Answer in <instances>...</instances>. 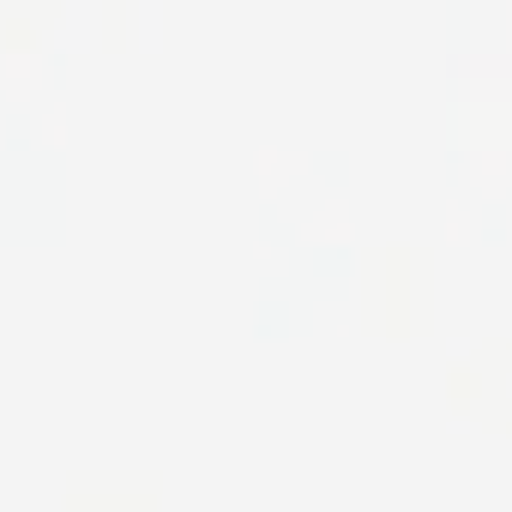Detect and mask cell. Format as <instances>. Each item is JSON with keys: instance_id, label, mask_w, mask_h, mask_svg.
Masks as SVG:
<instances>
[{"instance_id": "cell-1", "label": "cell", "mask_w": 512, "mask_h": 512, "mask_svg": "<svg viewBox=\"0 0 512 512\" xmlns=\"http://www.w3.org/2000/svg\"><path fill=\"white\" fill-rule=\"evenodd\" d=\"M446 151H452V163H506L512 157V91L452 85Z\"/></svg>"}]
</instances>
